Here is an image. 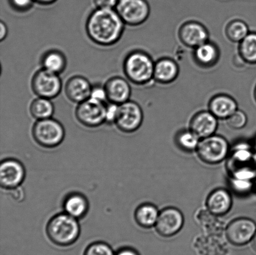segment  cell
I'll use <instances>...</instances> for the list:
<instances>
[{"label": "cell", "instance_id": "cell-1", "mask_svg": "<svg viewBox=\"0 0 256 255\" xmlns=\"http://www.w3.org/2000/svg\"><path fill=\"white\" fill-rule=\"evenodd\" d=\"M124 25L116 9L96 8L88 17L86 30L94 43L110 46L121 39Z\"/></svg>", "mask_w": 256, "mask_h": 255}, {"label": "cell", "instance_id": "cell-2", "mask_svg": "<svg viewBox=\"0 0 256 255\" xmlns=\"http://www.w3.org/2000/svg\"><path fill=\"white\" fill-rule=\"evenodd\" d=\"M78 220L66 213L55 215L46 225V233L50 241L58 246H72L80 236Z\"/></svg>", "mask_w": 256, "mask_h": 255}, {"label": "cell", "instance_id": "cell-3", "mask_svg": "<svg viewBox=\"0 0 256 255\" xmlns=\"http://www.w3.org/2000/svg\"><path fill=\"white\" fill-rule=\"evenodd\" d=\"M155 62L149 54L142 51L128 54L124 60L125 76L132 83L144 86L154 80Z\"/></svg>", "mask_w": 256, "mask_h": 255}, {"label": "cell", "instance_id": "cell-4", "mask_svg": "<svg viewBox=\"0 0 256 255\" xmlns=\"http://www.w3.org/2000/svg\"><path fill=\"white\" fill-rule=\"evenodd\" d=\"M32 136L39 146L46 149L55 148L64 141L65 131L62 125L54 119L39 120L32 128Z\"/></svg>", "mask_w": 256, "mask_h": 255}, {"label": "cell", "instance_id": "cell-5", "mask_svg": "<svg viewBox=\"0 0 256 255\" xmlns=\"http://www.w3.org/2000/svg\"><path fill=\"white\" fill-rule=\"evenodd\" d=\"M196 153L200 161L216 165L224 161L230 153V145L222 136L212 135L200 140Z\"/></svg>", "mask_w": 256, "mask_h": 255}, {"label": "cell", "instance_id": "cell-6", "mask_svg": "<svg viewBox=\"0 0 256 255\" xmlns=\"http://www.w3.org/2000/svg\"><path fill=\"white\" fill-rule=\"evenodd\" d=\"M106 109L105 102L89 98L78 104L75 116L82 126L95 128L105 123Z\"/></svg>", "mask_w": 256, "mask_h": 255}, {"label": "cell", "instance_id": "cell-7", "mask_svg": "<svg viewBox=\"0 0 256 255\" xmlns=\"http://www.w3.org/2000/svg\"><path fill=\"white\" fill-rule=\"evenodd\" d=\"M115 9L124 24L132 26L144 23L150 14L146 0H119Z\"/></svg>", "mask_w": 256, "mask_h": 255}, {"label": "cell", "instance_id": "cell-8", "mask_svg": "<svg viewBox=\"0 0 256 255\" xmlns=\"http://www.w3.org/2000/svg\"><path fill=\"white\" fill-rule=\"evenodd\" d=\"M32 88L38 97L52 99L61 92L62 81L59 74L42 68L35 72L32 77Z\"/></svg>", "mask_w": 256, "mask_h": 255}, {"label": "cell", "instance_id": "cell-9", "mask_svg": "<svg viewBox=\"0 0 256 255\" xmlns=\"http://www.w3.org/2000/svg\"><path fill=\"white\" fill-rule=\"evenodd\" d=\"M143 117L142 110L140 105L129 100L119 105L114 124L120 131L124 133H132L142 126Z\"/></svg>", "mask_w": 256, "mask_h": 255}, {"label": "cell", "instance_id": "cell-10", "mask_svg": "<svg viewBox=\"0 0 256 255\" xmlns=\"http://www.w3.org/2000/svg\"><path fill=\"white\" fill-rule=\"evenodd\" d=\"M226 236L230 244L242 246L252 242L256 234V224L252 220L242 217L232 221L226 228Z\"/></svg>", "mask_w": 256, "mask_h": 255}, {"label": "cell", "instance_id": "cell-11", "mask_svg": "<svg viewBox=\"0 0 256 255\" xmlns=\"http://www.w3.org/2000/svg\"><path fill=\"white\" fill-rule=\"evenodd\" d=\"M182 212L174 207H168L160 212L156 224V231L160 236L168 238L179 233L184 226Z\"/></svg>", "mask_w": 256, "mask_h": 255}, {"label": "cell", "instance_id": "cell-12", "mask_svg": "<svg viewBox=\"0 0 256 255\" xmlns=\"http://www.w3.org/2000/svg\"><path fill=\"white\" fill-rule=\"evenodd\" d=\"M26 177V171L21 162L14 159H7L0 164V185L9 191L22 186Z\"/></svg>", "mask_w": 256, "mask_h": 255}, {"label": "cell", "instance_id": "cell-13", "mask_svg": "<svg viewBox=\"0 0 256 255\" xmlns=\"http://www.w3.org/2000/svg\"><path fill=\"white\" fill-rule=\"evenodd\" d=\"M180 42L186 46L194 49L209 41V32L204 25L196 21H188L183 24L179 30Z\"/></svg>", "mask_w": 256, "mask_h": 255}, {"label": "cell", "instance_id": "cell-14", "mask_svg": "<svg viewBox=\"0 0 256 255\" xmlns=\"http://www.w3.org/2000/svg\"><path fill=\"white\" fill-rule=\"evenodd\" d=\"M218 127V119L210 111L198 112L192 117L190 129L200 139L212 136Z\"/></svg>", "mask_w": 256, "mask_h": 255}, {"label": "cell", "instance_id": "cell-15", "mask_svg": "<svg viewBox=\"0 0 256 255\" xmlns=\"http://www.w3.org/2000/svg\"><path fill=\"white\" fill-rule=\"evenodd\" d=\"M108 101L112 103L122 104L129 101L132 94V87L124 77H111L104 85Z\"/></svg>", "mask_w": 256, "mask_h": 255}, {"label": "cell", "instance_id": "cell-16", "mask_svg": "<svg viewBox=\"0 0 256 255\" xmlns=\"http://www.w3.org/2000/svg\"><path fill=\"white\" fill-rule=\"evenodd\" d=\"M92 87L86 77L74 76L68 80L65 85V94L70 101L80 104L90 98Z\"/></svg>", "mask_w": 256, "mask_h": 255}, {"label": "cell", "instance_id": "cell-17", "mask_svg": "<svg viewBox=\"0 0 256 255\" xmlns=\"http://www.w3.org/2000/svg\"><path fill=\"white\" fill-rule=\"evenodd\" d=\"M232 199L230 192L224 189L212 191L206 201L207 209L218 217L225 216L232 209Z\"/></svg>", "mask_w": 256, "mask_h": 255}, {"label": "cell", "instance_id": "cell-18", "mask_svg": "<svg viewBox=\"0 0 256 255\" xmlns=\"http://www.w3.org/2000/svg\"><path fill=\"white\" fill-rule=\"evenodd\" d=\"M238 109L237 102L227 94L216 95L209 102V111L218 119L226 120Z\"/></svg>", "mask_w": 256, "mask_h": 255}, {"label": "cell", "instance_id": "cell-19", "mask_svg": "<svg viewBox=\"0 0 256 255\" xmlns=\"http://www.w3.org/2000/svg\"><path fill=\"white\" fill-rule=\"evenodd\" d=\"M196 248L203 255H223L226 252L227 246L222 236L205 234L196 241Z\"/></svg>", "mask_w": 256, "mask_h": 255}, {"label": "cell", "instance_id": "cell-20", "mask_svg": "<svg viewBox=\"0 0 256 255\" xmlns=\"http://www.w3.org/2000/svg\"><path fill=\"white\" fill-rule=\"evenodd\" d=\"M180 68L174 60L169 57H162L155 62L154 80L159 83H172L177 79Z\"/></svg>", "mask_w": 256, "mask_h": 255}, {"label": "cell", "instance_id": "cell-21", "mask_svg": "<svg viewBox=\"0 0 256 255\" xmlns=\"http://www.w3.org/2000/svg\"><path fill=\"white\" fill-rule=\"evenodd\" d=\"M193 57L200 66L210 68L219 61L220 52L216 45L209 40L194 49Z\"/></svg>", "mask_w": 256, "mask_h": 255}, {"label": "cell", "instance_id": "cell-22", "mask_svg": "<svg viewBox=\"0 0 256 255\" xmlns=\"http://www.w3.org/2000/svg\"><path fill=\"white\" fill-rule=\"evenodd\" d=\"M64 213L77 220L84 218L89 211V202L84 195L74 192L65 197L62 204Z\"/></svg>", "mask_w": 256, "mask_h": 255}, {"label": "cell", "instance_id": "cell-23", "mask_svg": "<svg viewBox=\"0 0 256 255\" xmlns=\"http://www.w3.org/2000/svg\"><path fill=\"white\" fill-rule=\"evenodd\" d=\"M218 217L208 209L200 210L197 214L196 220L206 234L222 236L226 229L224 224Z\"/></svg>", "mask_w": 256, "mask_h": 255}, {"label": "cell", "instance_id": "cell-24", "mask_svg": "<svg viewBox=\"0 0 256 255\" xmlns=\"http://www.w3.org/2000/svg\"><path fill=\"white\" fill-rule=\"evenodd\" d=\"M160 212L156 207L152 204L140 205L136 209L134 219L136 224L143 229L155 227Z\"/></svg>", "mask_w": 256, "mask_h": 255}, {"label": "cell", "instance_id": "cell-25", "mask_svg": "<svg viewBox=\"0 0 256 255\" xmlns=\"http://www.w3.org/2000/svg\"><path fill=\"white\" fill-rule=\"evenodd\" d=\"M42 68L60 74L66 69L67 61L64 53L58 50H50L42 57Z\"/></svg>", "mask_w": 256, "mask_h": 255}, {"label": "cell", "instance_id": "cell-26", "mask_svg": "<svg viewBox=\"0 0 256 255\" xmlns=\"http://www.w3.org/2000/svg\"><path fill=\"white\" fill-rule=\"evenodd\" d=\"M30 112L34 118L39 121L52 118L54 107L51 99L38 97L30 104Z\"/></svg>", "mask_w": 256, "mask_h": 255}, {"label": "cell", "instance_id": "cell-27", "mask_svg": "<svg viewBox=\"0 0 256 255\" xmlns=\"http://www.w3.org/2000/svg\"><path fill=\"white\" fill-rule=\"evenodd\" d=\"M238 52L245 63L256 64V32H250L240 42Z\"/></svg>", "mask_w": 256, "mask_h": 255}, {"label": "cell", "instance_id": "cell-28", "mask_svg": "<svg viewBox=\"0 0 256 255\" xmlns=\"http://www.w3.org/2000/svg\"><path fill=\"white\" fill-rule=\"evenodd\" d=\"M226 35L230 41L240 43L250 33L249 27L244 21L234 19L226 27Z\"/></svg>", "mask_w": 256, "mask_h": 255}, {"label": "cell", "instance_id": "cell-29", "mask_svg": "<svg viewBox=\"0 0 256 255\" xmlns=\"http://www.w3.org/2000/svg\"><path fill=\"white\" fill-rule=\"evenodd\" d=\"M200 139L190 130H183L176 136V142L182 151L192 152L196 151Z\"/></svg>", "mask_w": 256, "mask_h": 255}, {"label": "cell", "instance_id": "cell-30", "mask_svg": "<svg viewBox=\"0 0 256 255\" xmlns=\"http://www.w3.org/2000/svg\"><path fill=\"white\" fill-rule=\"evenodd\" d=\"M84 255H116L111 247L104 242H97L90 245Z\"/></svg>", "mask_w": 256, "mask_h": 255}, {"label": "cell", "instance_id": "cell-31", "mask_svg": "<svg viewBox=\"0 0 256 255\" xmlns=\"http://www.w3.org/2000/svg\"><path fill=\"white\" fill-rule=\"evenodd\" d=\"M226 121L230 128L238 130L242 129L247 124L248 117L244 112L238 109Z\"/></svg>", "mask_w": 256, "mask_h": 255}, {"label": "cell", "instance_id": "cell-32", "mask_svg": "<svg viewBox=\"0 0 256 255\" xmlns=\"http://www.w3.org/2000/svg\"><path fill=\"white\" fill-rule=\"evenodd\" d=\"M253 184L252 181L237 179H230V187L236 193L246 194L252 191Z\"/></svg>", "mask_w": 256, "mask_h": 255}, {"label": "cell", "instance_id": "cell-33", "mask_svg": "<svg viewBox=\"0 0 256 255\" xmlns=\"http://www.w3.org/2000/svg\"><path fill=\"white\" fill-rule=\"evenodd\" d=\"M119 105L112 103L106 105V119L105 123L108 124H114L116 121L118 112Z\"/></svg>", "mask_w": 256, "mask_h": 255}, {"label": "cell", "instance_id": "cell-34", "mask_svg": "<svg viewBox=\"0 0 256 255\" xmlns=\"http://www.w3.org/2000/svg\"><path fill=\"white\" fill-rule=\"evenodd\" d=\"M10 4L15 10L24 12L30 9L34 2V0H10Z\"/></svg>", "mask_w": 256, "mask_h": 255}, {"label": "cell", "instance_id": "cell-35", "mask_svg": "<svg viewBox=\"0 0 256 255\" xmlns=\"http://www.w3.org/2000/svg\"><path fill=\"white\" fill-rule=\"evenodd\" d=\"M90 98H92L96 101L105 102L108 100L106 90L104 86L96 85L92 86L91 92V96Z\"/></svg>", "mask_w": 256, "mask_h": 255}, {"label": "cell", "instance_id": "cell-36", "mask_svg": "<svg viewBox=\"0 0 256 255\" xmlns=\"http://www.w3.org/2000/svg\"><path fill=\"white\" fill-rule=\"evenodd\" d=\"M119 0H94L96 8L115 9Z\"/></svg>", "mask_w": 256, "mask_h": 255}, {"label": "cell", "instance_id": "cell-37", "mask_svg": "<svg viewBox=\"0 0 256 255\" xmlns=\"http://www.w3.org/2000/svg\"><path fill=\"white\" fill-rule=\"evenodd\" d=\"M10 195L15 201L21 202L24 199V192L21 187L9 190Z\"/></svg>", "mask_w": 256, "mask_h": 255}, {"label": "cell", "instance_id": "cell-38", "mask_svg": "<svg viewBox=\"0 0 256 255\" xmlns=\"http://www.w3.org/2000/svg\"><path fill=\"white\" fill-rule=\"evenodd\" d=\"M116 255H140L134 249L128 248H122L117 252Z\"/></svg>", "mask_w": 256, "mask_h": 255}, {"label": "cell", "instance_id": "cell-39", "mask_svg": "<svg viewBox=\"0 0 256 255\" xmlns=\"http://www.w3.org/2000/svg\"><path fill=\"white\" fill-rule=\"evenodd\" d=\"M0 27H1V32H0V40L1 41L6 38L8 34V27L6 24L2 21L0 23Z\"/></svg>", "mask_w": 256, "mask_h": 255}, {"label": "cell", "instance_id": "cell-40", "mask_svg": "<svg viewBox=\"0 0 256 255\" xmlns=\"http://www.w3.org/2000/svg\"><path fill=\"white\" fill-rule=\"evenodd\" d=\"M35 2L42 5H48L54 3L57 0H34Z\"/></svg>", "mask_w": 256, "mask_h": 255}, {"label": "cell", "instance_id": "cell-41", "mask_svg": "<svg viewBox=\"0 0 256 255\" xmlns=\"http://www.w3.org/2000/svg\"><path fill=\"white\" fill-rule=\"evenodd\" d=\"M252 249L256 252V234L252 241Z\"/></svg>", "mask_w": 256, "mask_h": 255}, {"label": "cell", "instance_id": "cell-42", "mask_svg": "<svg viewBox=\"0 0 256 255\" xmlns=\"http://www.w3.org/2000/svg\"><path fill=\"white\" fill-rule=\"evenodd\" d=\"M254 149H255V151H256V141L254 142Z\"/></svg>", "mask_w": 256, "mask_h": 255}, {"label": "cell", "instance_id": "cell-43", "mask_svg": "<svg viewBox=\"0 0 256 255\" xmlns=\"http://www.w3.org/2000/svg\"><path fill=\"white\" fill-rule=\"evenodd\" d=\"M254 96H255V98L256 100V89H255V91H254Z\"/></svg>", "mask_w": 256, "mask_h": 255}, {"label": "cell", "instance_id": "cell-44", "mask_svg": "<svg viewBox=\"0 0 256 255\" xmlns=\"http://www.w3.org/2000/svg\"></svg>", "mask_w": 256, "mask_h": 255}]
</instances>
